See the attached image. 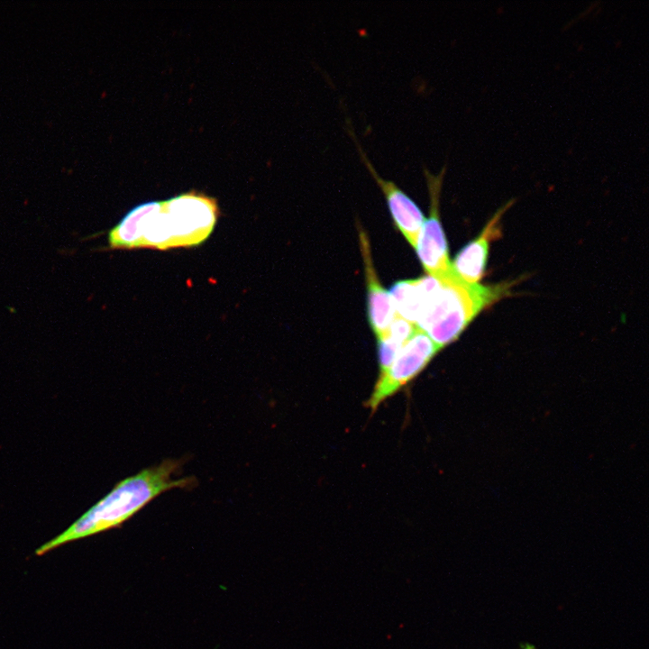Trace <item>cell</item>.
<instances>
[{
  "mask_svg": "<svg viewBox=\"0 0 649 649\" xmlns=\"http://www.w3.org/2000/svg\"><path fill=\"white\" fill-rule=\"evenodd\" d=\"M182 461L167 459L120 481L109 494L87 510L60 535L40 546L37 555L61 544L120 526L161 493L175 488H194L195 477L172 479Z\"/></svg>",
  "mask_w": 649,
  "mask_h": 649,
  "instance_id": "obj_1",
  "label": "cell"
},
{
  "mask_svg": "<svg viewBox=\"0 0 649 649\" xmlns=\"http://www.w3.org/2000/svg\"><path fill=\"white\" fill-rule=\"evenodd\" d=\"M217 214L215 198L196 192L185 193L134 207L129 217L128 232L133 249L197 246L213 232Z\"/></svg>",
  "mask_w": 649,
  "mask_h": 649,
  "instance_id": "obj_2",
  "label": "cell"
},
{
  "mask_svg": "<svg viewBox=\"0 0 649 649\" xmlns=\"http://www.w3.org/2000/svg\"><path fill=\"white\" fill-rule=\"evenodd\" d=\"M437 279V287L416 325L440 349L458 339L483 309L508 295L514 284H468L452 270Z\"/></svg>",
  "mask_w": 649,
  "mask_h": 649,
  "instance_id": "obj_3",
  "label": "cell"
},
{
  "mask_svg": "<svg viewBox=\"0 0 649 649\" xmlns=\"http://www.w3.org/2000/svg\"><path fill=\"white\" fill-rule=\"evenodd\" d=\"M441 349L420 328L397 352L390 365L379 372L372 393L367 402L374 412L389 397L413 380Z\"/></svg>",
  "mask_w": 649,
  "mask_h": 649,
  "instance_id": "obj_4",
  "label": "cell"
},
{
  "mask_svg": "<svg viewBox=\"0 0 649 649\" xmlns=\"http://www.w3.org/2000/svg\"><path fill=\"white\" fill-rule=\"evenodd\" d=\"M446 166L434 175L424 167V175L430 198L429 215L425 219L415 247L417 256L427 275L441 278L452 270L448 244L440 221V195Z\"/></svg>",
  "mask_w": 649,
  "mask_h": 649,
  "instance_id": "obj_5",
  "label": "cell"
},
{
  "mask_svg": "<svg viewBox=\"0 0 649 649\" xmlns=\"http://www.w3.org/2000/svg\"><path fill=\"white\" fill-rule=\"evenodd\" d=\"M358 150L360 157L380 187L387 201L391 216L412 247H416L425 221L424 215L416 204L396 184L382 178L368 159L351 128L348 129Z\"/></svg>",
  "mask_w": 649,
  "mask_h": 649,
  "instance_id": "obj_6",
  "label": "cell"
},
{
  "mask_svg": "<svg viewBox=\"0 0 649 649\" xmlns=\"http://www.w3.org/2000/svg\"><path fill=\"white\" fill-rule=\"evenodd\" d=\"M515 203L511 199L497 210L481 233L456 254L452 270L455 275L468 284H479L484 276L490 242L500 233V221L503 215Z\"/></svg>",
  "mask_w": 649,
  "mask_h": 649,
  "instance_id": "obj_7",
  "label": "cell"
},
{
  "mask_svg": "<svg viewBox=\"0 0 649 649\" xmlns=\"http://www.w3.org/2000/svg\"><path fill=\"white\" fill-rule=\"evenodd\" d=\"M359 240L367 284L368 317L370 327L379 340L386 335L398 312L389 293L379 282L373 266L369 239L360 227Z\"/></svg>",
  "mask_w": 649,
  "mask_h": 649,
  "instance_id": "obj_8",
  "label": "cell"
},
{
  "mask_svg": "<svg viewBox=\"0 0 649 649\" xmlns=\"http://www.w3.org/2000/svg\"><path fill=\"white\" fill-rule=\"evenodd\" d=\"M437 284L438 279L428 275L396 282L388 293L398 314L416 324Z\"/></svg>",
  "mask_w": 649,
  "mask_h": 649,
  "instance_id": "obj_9",
  "label": "cell"
},
{
  "mask_svg": "<svg viewBox=\"0 0 649 649\" xmlns=\"http://www.w3.org/2000/svg\"><path fill=\"white\" fill-rule=\"evenodd\" d=\"M416 327L397 314L386 335L377 340L379 372L390 365L397 352L411 337Z\"/></svg>",
  "mask_w": 649,
  "mask_h": 649,
  "instance_id": "obj_10",
  "label": "cell"
},
{
  "mask_svg": "<svg viewBox=\"0 0 649 649\" xmlns=\"http://www.w3.org/2000/svg\"><path fill=\"white\" fill-rule=\"evenodd\" d=\"M520 649H537L535 645L529 644L527 642H521L519 643Z\"/></svg>",
  "mask_w": 649,
  "mask_h": 649,
  "instance_id": "obj_11",
  "label": "cell"
}]
</instances>
